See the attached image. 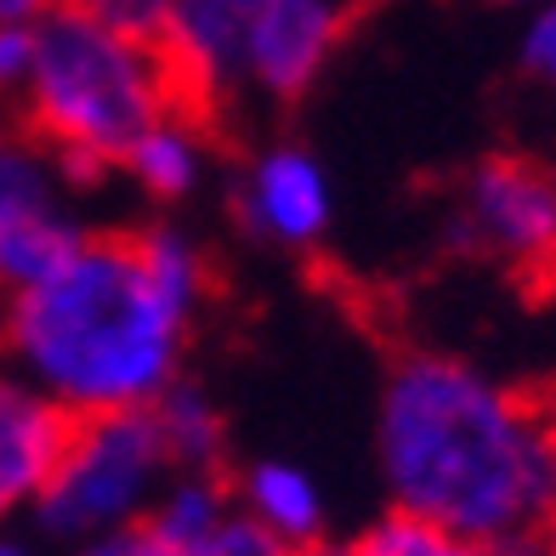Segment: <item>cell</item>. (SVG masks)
I'll return each instance as SVG.
<instances>
[{
	"label": "cell",
	"instance_id": "cell-1",
	"mask_svg": "<svg viewBox=\"0 0 556 556\" xmlns=\"http://www.w3.org/2000/svg\"><path fill=\"white\" fill-rule=\"evenodd\" d=\"M211 267L182 227L86 233L74 256L0 307V358L68 409H154L182 381Z\"/></svg>",
	"mask_w": 556,
	"mask_h": 556
},
{
	"label": "cell",
	"instance_id": "cell-2",
	"mask_svg": "<svg viewBox=\"0 0 556 556\" xmlns=\"http://www.w3.org/2000/svg\"><path fill=\"white\" fill-rule=\"evenodd\" d=\"M392 511L477 540L556 528V415L454 352L397 358L375 403Z\"/></svg>",
	"mask_w": 556,
	"mask_h": 556
},
{
	"label": "cell",
	"instance_id": "cell-3",
	"mask_svg": "<svg viewBox=\"0 0 556 556\" xmlns=\"http://www.w3.org/2000/svg\"><path fill=\"white\" fill-rule=\"evenodd\" d=\"M170 109H182V91L160 46L125 40L74 7L35 23V68L17 119L52 142L86 182L119 170L131 142Z\"/></svg>",
	"mask_w": 556,
	"mask_h": 556
},
{
	"label": "cell",
	"instance_id": "cell-4",
	"mask_svg": "<svg viewBox=\"0 0 556 556\" xmlns=\"http://www.w3.org/2000/svg\"><path fill=\"white\" fill-rule=\"evenodd\" d=\"M170 454L160 443V426L148 409H119V415H86L68 426L63 460L46 483L35 522L46 540L86 545L137 528L154 511L160 489L170 483Z\"/></svg>",
	"mask_w": 556,
	"mask_h": 556
},
{
	"label": "cell",
	"instance_id": "cell-5",
	"mask_svg": "<svg viewBox=\"0 0 556 556\" xmlns=\"http://www.w3.org/2000/svg\"><path fill=\"white\" fill-rule=\"evenodd\" d=\"M86 176L17 114H0V295H17L58 273L86 244Z\"/></svg>",
	"mask_w": 556,
	"mask_h": 556
},
{
	"label": "cell",
	"instance_id": "cell-6",
	"mask_svg": "<svg viewBox=\"0 0 556 556\" xmlns=\"http://www.w3.org/2000/svg\"><path fill=\"white\" fill-rule=\"evenodd\" d=\"M448 233L460 250L517 278L556 273V170L522 154H494L466 170Z\"/></svg>",
	"mask_w": 556,
	"mask_h": 556
},
{
	"label": "cell",
	"instance_id": "cell-7",
	"mask_svg": "<svg viewBox=\"0 0 556 556\" xmlns=\"http://www.w3.org/2000/svg\"><path fill=\"white\" fill-rule=\"evenodd\" d=\"M346 35V7L341 0H262L244 35V91L267 103H295L318 86Z\"/></svg>",
	"mask_w": 556,
	"mask_h": 556
},
{
	"label": "cell",
	"instance_id": "cell-8",
	"mask_svg": "<svg viewBox=\"0 0 556 556\" xmlns=\"http://www.w3.org/2000/svg\"><path fill=\"white\" fill-rule=\"evenodd\" d=\"M233 205L250 239L273 250H313L336 222V188L318 154H307L301 142H273L244 165Z\"/></svg>",
	"mask_w": 556,
	"mask_h": 556
},
{
	"label": "cell",
	"instance_id": "cell-9",
	"mask_svg": "<svg viewBox=\"0 0 556 556\" xmlns=\"http://www.w3.org/2000/svg\"><path fill=\"white\" fill-rule=\"evenodd\" d=\"M262 0H170L165 35L154 40L182 91V109L205 114L222 97L244 91V35Z\"/></svg>",
	"mask_w": 556,
	"mask_h": 556
},
{
	"label": "cell",
	"instance_id": "cell-10",
	"mask_svg": "<svg viewBox=\"0 0 556 556\" xmlns=\"http://www.w3.org/2000/svg\"><path fill=\"white\" fill-rule=\"evenodd\" d=\"M74 415L58 409L40 387L0 369V528L35 517V505L63 460Z\"/></svg>",
	"mask_w": 556,
	"mask_h": 556
},
{
	"label": "cell",
	"instance_id": "cell-11",
	"mask_svg": "<svg viewBox=\"0 0 556 556\" xmlns=\"http://www.w3.org/2000/svg\"><path fill=\"white\" fill-rule=\"evenodd\" d=\"M239 511L262 528L273 545H318L324 540V517H330V505H324V489L307 466L295 460H256L244 477H239Z\"/></svg>",
	"mask_w": 556,
	"mask_h": 556
},
{
	"label": "cell",
	"instance_id": "cell-12",
	"mask_svg": "<svg viewBox=\"0 0 556 556\" xmlns=\"http://www.w3.org/2000/svg\"><path fill=\"white\" fill-rule=\"evenodd\" d=\"M205 170H211V131H205V114H193V109H170L165 119H154L119 165V176H131L160 205L199 193Z\"/></svg>",
	"mask_w": 556,
	"mask_h": 556
},
{
	"label": "cell",
	"instance_id": "cell-13",
	"mask_svg": "<svg viewBox=\"0 0 556 556\" xmlns=\"http://www.w3.org/2000/svg\"><path fill=\"white\" fill-rule=\"evenodd\" d=\"M352 556H556V545H551V534H534V540H477V534H454V528L387 511L381 522L364 528V540L352 545Z\"/></svg>",
	"mask_w": 556,
	"mask_h": 556
},
{
	"label": "cell",
	"instance_id": "cell-14",
	"mask_svg": "<svg viewBox=\"0 0 556 556\" xmlns=\"http://www.w3.org/2000/svg\"><path fill=\"white\" fill-rule=\"evenodd\" d=\"M233 489L222 483L216 471H170V483L160 489L154 511H148V534H154L170 556H188L205 534L227 522L233 511Z\"/></svg>",
	"mask_w": 556,
	"mask_h": 556
},
{
	"label": "cell",
	"instance_id": "cell-15",
	"mask_svg": "<svg viewBox=\"0 0 556 556\" xmlns=\"http://www.w3.org/2000/svg\"><path fill=\"white\" fill-rule=\"evenodd\" d=\"M148 415H154L160 443H165L176 471H216L222 466V454H227V415L199 387L176 381Z\"/></svg>",
	"mask_w": 556,
	"mask_h": 556
},
{
	"label": "cell",
	"instance_id": "cell-16",
	"mask_svg": "<svg viewBox=\"0 0 556 556\" xmlns=\"http://www.w3.org/2000/svg\"><path fill=\"white\" fill-rule=\"evenodd\" d=\"M63 7L86 12L91 23H103V29H114L125 40H142V46H154L170 17V0H63Z\"/></svg>",
	"mask_w": 556,
	"mask_h": 556
},
{
	"label": "cell",
	"instance_id": "cell-17",
	"mask_svg": "<svg viewBox=\"0 0 556 556\" xmlns=\"http://www.w3.org/2000/svg\"><path fill=\"white\" fill-rule=\"evenodd\" d=\"M29 68H35V23H7L0 29V114H17Z\"/></svg>",
	"mask_w": 556,
	"mask_h": 556
},
{
	"label": "cell",
	"instance_id": "cell-18",
	"mask_svg": "<svg viewBox=\"0 0 556 556\" xmlns=\"http://www.w3.org/2000/svg\"><path fill=\"white\" fill-rule=\"evenodd\" d=\"M278 551H285V545H273V540L262 534V528H256V522H250V517L239 511V505H233V511H227V522L216 528V534L199 540L188 556H278Z\"/></svg>",
	"mask_w": 556,
	"mask_h": 556
},
{
	"label": "cell",
	"instance_id": "cell-19",
	"mask_svg": "<svg viewBox=\"0 0 556 556\" xmlns=\"http://www.w3.org/2000/svg\"><path fill=\"white\" fill-rule=\"evenodd\" d=\"M522 68L534 74L545 91H556V0H545V7L534 12V23H528V35H522Z\"/></svg>",
	"mask_w": 556,
	"mask_h": 556
},
{
	"label": "cell",
	"instance_id": "cell-20",
	"mask_svg": "<svg viewBox=\"0 0 556 556\" xmlns=\"http://www.w3.org/2000/svg\"><path fill=\"white\" fill-rule=\"evenodd\" d=\"M68 556H170V551H165L154 534H148V522H137V528H119V534L68 545Z\"/></svg>",
	"mask_w": 556,
	"mask_h": 556
},
{
	"label": "cell",
	"instance_id": "cell-21",
	"mask_svg": "<svg viewBox=\"0 0 556 556\" xmlns=\"http://www.w3.org/2000/svg\"><path fill=\"white\" fill-rule=\"evenodd\" d=\"M63 0H0V29L7 23H40L46 12H58Z\"/></svg>",
	"mask_w": 556,
	"mask_h": 556
},
{
	"label": "cell",
	"instance_id": "cell-22",
	"mask_svg": "<svg viewBox=\"0 0 556 556\" xmlns=\"http://www.w3.org/2000/svg\"><path fill=\"white\" fill-rule=\"evenodd\" d=\"M0 556H46L35 540H23L17 528H0Z\"/></svg>",
	"mask_w": 556,
	"mask_h": 556
},
{
	"label": "cell",
	"instance_id": "cell-23",
	"mask_svg": "<svg viewBox=\"0 0 556 556\" xmlns=\"http://www.w3.org/2000/svg\"><path fill=\"white\" fill-rule=\"evenodd\" d=\"M278 556H352V551H341V545H290V551H278Z\"/></svg>",
	"mask_w": 556,
	"mask_h": 556
},
{
	"label": "cell",
	"instance_id": "cell-24",
	"mask_svg": "<svg viewBox=\"0 0 556 556\" xmlns=\"http://www.w3.org/2000/svg\"><path fill=\"white\" fill-rule=\"evenodd\" d=\"M489 7H528V0H489Z\"/></svg>",
	"mask_w": 556,
	"mask_h": 556
}]
</instances>
